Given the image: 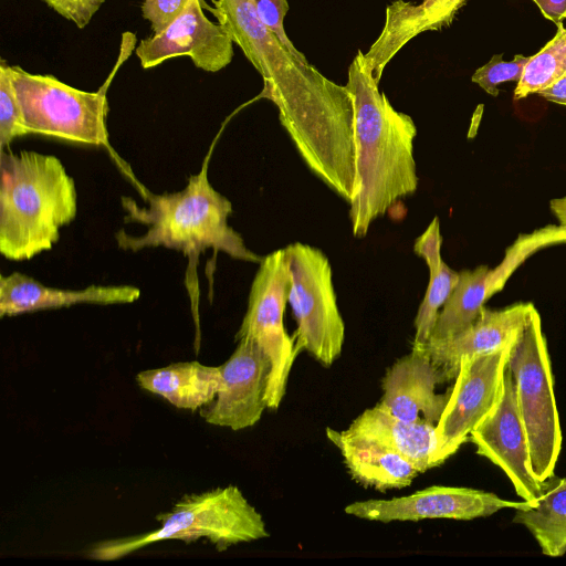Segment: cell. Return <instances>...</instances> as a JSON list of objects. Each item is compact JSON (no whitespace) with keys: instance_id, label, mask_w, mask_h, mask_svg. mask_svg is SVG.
Wrapping results in <instances>:
<instances>
[{"instance_id":"29","label":"cell","mask_w":566,"mask_h":566,"mask_svg":"<svg viewBox=\"0 0 566 566\" xmlns=\"http://www.w3.org/2000/svg\"><path fill=\"white\" fill-rule=\"evenodd\" d=\"M189 1L143 0V18L149 22L153 34H159L185 11Z\"/></svg>"},{"instance_id":"18","label":"cell","mask_w":566,"mask_h":566,"mask_svg":"<svg viewBox=\"0 0 566 566\" xmlns=\"http://www.w3.org/2000/svg\"><path fill=\"white\" fill-rule=\"evenodd\" d=\"M139 297L140 290L133 285H90L65 290L43 285L20 272L0 277L1 317L78 304H127Z\"/></svg>"},{"instance_id":"9","label":"cell","mask_w":566,"mask_h":566,"mask_svg":"<svg viewBox=\"0 0 566 566\" xmlns=\"http://www.w3.org/2000/svg\"><path fill=\"white\" fill-rule=\"evenodd\" d=\"M290 289L285 250L265 255L251 284L248 308L235 335L237 340H254L270 360L266 405L272 410L281 406L293 364L300 354L294 335L287 334L283 323Z\"/></svg>"},{"instance_id":"33","label":"cell","mask_w":566,"mask_h":566,"mask_svg":"<svg viewBox=\"0 0 566 566\" xmlns=\"http://www.w3.org/2000/svg\"><path fill=\"white\" fill-rule=\"evenodd\" d=\"M549 209L558 221V224L566 228V196L554 198L549 201Z\"/></svg>"},{"instance_id":"20","label":"cell","mask_w":566,"mask_h":566,"mask_svg":"<svg viewBox=\"0 0 566 566\" xmlns=\"http://www.w3.org/2000/svg\"><path fill=\"white\" fill-rule=\"evenodd\" d=\"M326 437L340 452L352 479L365 488L402 489L420 473L405 457L368 437L329 427Z\"/></svg>"},{"instance_id":"31","label":"cell","mask_w":566,"mask_h":566,"mask_svg":"<svg viewBox=\"0 0 566 566\" xmlns=\"http://www.w3.org/2000/svg\"><path fill=\"white\" fill-rule=\"evenodd\" d=\"M544 18L554 22L558 28L564 27L566 19V0H533Z\"/></svg>"},{"instance_id":"12","label":"cell","mask_w":566,"mask_h":566,"mask_svg":"<svg viewBox=\"0 0 566 566\" xmlns=\"http://www.w3.org/2000/svg\"><path fill=\"white\" fill-rule=\"evenodd\" d=\"M217 0H190L185 11L159 34L140 41L135 50L145 70L158 66L169 59L187 55L198 69L216 73L233 59V40L224 24L214 17Z\"/></svg>"},{"instance_id":"32","label":"cell","mask_w":566,"mask_h":566,"mask_svg":"<svg viewBox=\"0 0 566 566\" xmlns=\"http://www.w3.org/2000/svg\"><path fill=\"white\" fill-rule=\"evenodd\" d=\"M537 94L546 101L566 106V73Z\"/></svg>"},{"instance_id":"17","label":"cell","mask_w":566,"mask_h":566,"mask_svg":"<svg viewBox=\"0 0 566 566\" xmlns=\"http://www.w3.org/2000/svg\"><path fill=\"white\" fill-rule=\"evenodd\" d=\"M534 308L531 302H518L500 310L483 306L476 318L460 333L444 340L427 343L443 382L455 379L462 357L493 352L513 342Z\"/></svg>"},{"instance_id":"15","label":"cell","mask_w":566,"mask_h":566,"mask_svg":"<svg viewBox=\"0 0 566 566\" xmlns=\"http://www.w3.org/2000/svg\"><path fill=\"white\" fill-rule=\"evenodd\" d=\"M476 453L497 465L510 479L516 494L524 502H534L541 481L532 470L528 440L520 416L515 384L509 366L504 387L494 409L470 432Z\"/></svg>"},{"instance_id":"22","label":"cell","mask_w":566,"mask_h":566,"mask_svg":"<svg viewBox=\"0 0 566 566\" xmlns=\"http://www.w3.org/2000/svg\"><path fill=\"white\" fill-rule=\"evenodd\" d=\"M220 379V366H206L197 360L174 363L136 375L140 388L163 397L178 409L191 411L214 400Z\"/></svg>"},{"instance_id":"4","label":"cell","mask_w":566,"mask_h":566,"mask_svg":"<svg viewBox=\"0 0 566 566\" xmlns=\"http://www.w3.org/2000/svg\"><path fill=\"white\" fill-rule=\"evenodd\" d=\"M77 213L74 179L62 161L38 151H1L0 252L30 260L60 240Z\"/></svg>"},{"instance_id":"7","label":"cell","mask_w":566,"mask_h":566,"mask_svg":"<svg viewBox=\"0 0 566 566\" xmlns=\"http://www.w3.org/2000/svg\"><path fill=\"white\" fill-rule=\"evenodd\" d=\"M10 71L30 134L78 145L109 146L105 86L87 92L19 65H11Z\"/></svg>"},{"instance_id":"13","label":"cell","mask_w":566,"mask_h":566,"mask_svg":"<svg viewBox=\"0 0 566 566\" xmlns=\"http://www.w3.org/2000/svg\"><path fill=\"white\" fill-rule=\"evenodd\" d=\"M523 502L470 488L432 485L410 495L389 500H366L348 504L345 513L373 522H417L426 518L470 521L490 516L502 509H520Z\"/></svg>"},{"instance_id":"14","label":"cell","mask_w":566,"mask_h":566,"mask_svg":"<svg viewBox=\"0 0 566 566\" xmlns=\"http://www.w3.org/2000/svg\"><path fill=\"white\" fill-rule=\"evenodd\" d=\"M270 370L268 356L254 340L238 339L234 352L220 365L217 396L199 409L200 416L210 424L234 431L254 426L268 409Z\"/></svg>"},{"instance_id":"27","label":"cell","mask_w":566,"mask_h":566,"mask_svg":"<svg viewBox=\"0 0 566 566\" xmlns=\"http://www.w3.org/2000/svg\"><path fill=\"white\" fill-rule=\"evenodd\" d=\"M531 56L516 54L513 60H502V54H495L483 66L475 70L471 80L488 94L499 95V85L505 82H518Z\"/></svg>"},{"instance_id":"11","label":"cell","mask_w":566,"mask_h":566,"mask_svg":"<svg viewBox=\"0 0 566 566\" xmlns=\"http://www.w3.org/2000/svg\"><path fill=\"white\" fill-rule=\"evenodd\" d=\"M564 243L565 227L544 226L530 233L518 234L495 268L479 265L459 272V281L439 312L429 342L451 338L468 327L486 301L505 286L507 280L531 255L544 248Z\"/></svg>"},{"instance_id":"26","label":"cell","mask_w":566,"mask_h":566,"mask_svg":"<svg viewBox=\"0 0 566 566\" xmlns=\"http://www.w3.org/2000/svg\"><path fill=\"white\" fill-rule=\"evenodd\" d=\"M11 65L0 62V146L3 150L15 138L30 134L18 101L11 76Z\"/></svg>"},{"instance_id":"16","label":"cell","mask_w":566,"mask_h":566,"mask_svg":"<svg viewBox=\"0 0 566 566\" xmlns=\"http://www.w3.org/2000/svg\"><path fill=\"white\" fill-rule=\"evenodd\" d=\"M443 382L426 344H412L411 352L387 370L381 381L382 396L377 403L391 416L405 421L427 420L437 424L447 406L451 388L437 394Z\"/></svg>"},{"instance_id":"28","label":"cell","mask_w":566,"mask_h":566,"mask_svg":"<svg viewBox=\"0 0 566 566\" xmlns=\"http://www.w3.org/2000/svg\"><path fill=\"white\" fill-rule=\"evenodd\" d=\"M253 2L265 27L295 55L306 59L305 55L294 46L284 30V19L289 11L287 0H253Z\"/></svg>"},{"instance_id":"10","label":"cell","mask_w":566,"mask_h":566,"mask_svg":"<svg viewBox=\"0 0 566 566\" xmlns=\"http://www.w3.org/2000/svg\"><path fill=\"white\" fill-rule=\"evenodd\" d=\"M515 339L496 350L460 359L459 373L451 387L449 400L436 426L439 442L438 465L470 440V432L500 401L505 369Z\"/></svg>"},{"instance_id":"8","label":"cell","mask_w":566,"mask_h":566,"mask_svg":"<svg viewBox=\"0 0 566 566\" xmlns=\"http://www.w3.org/2000/svg\"><path fill=\"white\" fill-rule=\"evenodd\" d=\"M284 250L291 274L289 303L297 325L296 348L329 367L340 356L345 340L329 261L319 249L301 242Z\"/></svg>"},{"instance_id":"5","label":"cell","mask_w":566,"mask_h":566,"mask_svg":"<svg viewBox=\"0 0 566 566\" xmlns=\"http://www.w3.org/2000/svg\"><path fill=\"white\" fill-rule=\"evenodd\" d=\"M156 520L160 523L159 528L99 542L88 556L97 560H114L165 539L188 543L207 538L221 552L270 536L261 513L235 485L184 495L170 511L158 514Z\"/></svg>"},{"instance_id":"1","label":"cell","mask_w":566,"mask_h":566,"mask_svg":"<svg viewBox=\"0 0 566 566\" xmlns=\"http://www.w3.org/2000/svg\"><path fill=\"white\" fill-rule=\"evenodd\" d=\"M217 21L264 82L262 96L310 170L331 189L357 174L354 103L345 85L327 78L307 59L289 50L261 21L253 0H217Z\"/></svg>"},{"instance_id":"2","label":"cell","mask_w":566,"mask_h":566,"mask_svg":"<svg viewBox=\"0 0 566 566\" xmlns=\"http://www.w3.org/2000/svg\"><path fill=\"white\" fill-rule=\"evenodd\" d=\"M365 53L349 64L345 86L354 103L357 191L349 203L353 234L363 238L374 220L398 200L412 195L419 178L413 157L417 127L379 91Z\"/></svg>"},{"instance_id":"3","label":"cell","mask_w":566,"mask_h":566,"mask_svg":"<svg viewBox=\"0 0 566 566\" xmlns=\"http://www.w3.org/2000/svg\"><path fill=\"white\" fill-rule=\"evenodd\" d=\"M145 200L147 206H139L129 197L120 198L126 211L124 221L140 223L147 231L142 235H132L122 229L115 233V240L124 251L137 252L146 248L165 247L181 251L188 258L187 287L196 324L195 348L198 353L199 255L212 249L214 254L223 252L247 262L260 263L263 258L248 249L241 234L229 226L232 203L210 184L208 157L199 172L189 177L184 189L161 195L147 192Z\"/></svg>"},{"instance_id":"24","label":"cell","mask_w":566,"mask_h":566,"mask_svg":"<svg viewBox=\"0 0 566 566\" xmlns=\"http://www.w3.org/2000/svg\"><path fill=\"white\" fill-rule=\"evenodd\" d=\"M513 522L524 525L542 553L551 557L566 554V476L554 474L541 481L537 499L516 509Z\"/></svg>"},{"instance_id":"23","label":"cell","mask_w":566,"mask_h":566,"mask_svg":"<svg viewBox=\"0 0 566 566\" xmlns=\"http://www.w3.org/2000/svg\"><path fill=\"white\" fill-rule=\"evenodd\" d=\"M441 244L440 221L434 217L413 245L415 253L426 261L429 269V283L415 318V345L429 342L440 308L459 281V272L452 270L441 258Z\"/></svg>"},{"instance_id":"30","label":"cell","mask_w":566,"mask_h":566,"mask_svg":"<svg viewBox=\"0 0 566 566\" xmlns=\"http://www.w3.org/2000/svg\"><path fill=\"white\" fill-rule=\"evenodd\" d=\"M78 29L85 28L106 0H42Z\"/></svg>"},{"instance_id":"21","label":"cell","mask_w":566,"mask_h":566,"mask_svg":"<svg viewBox=\"0 0 566 566\" xmlns=\"http://www.w3.org/2000/svg\"><path fill=\"white\" fill-rule=\"evenodd\" d=\"M436 426L423 419L418 421L398 419L376 405L360 413L347 430L392 449L415 464L421 473L439 467Z\"/></svg>"},{"instance_id":"25","label":"cell","mask_w":566,"mask_h":566,"mask_svg":"<svg viewBox=\"0 0 566 566\" xmlns=\"http://www.w3.org/2000/svg\"><path fill=\"white\" fill-rule=\"evenodd\" d=\"M564 73H566V27H560L543 49L531 55L514 90V99H522L539 92Z\"/></svg>"},{"instance_id":"6","label":"cell","mask_w":566,"mask_h":566,"mask_svg":"<svg viewBox=\"0 0 566 566\" xmlns=\"http://www.w3.org/2000/svg\"><path fill=\"white\" fill-rule=\"evenodd\" d=\"M507 366L527 434L532 470L543 481L554 474L563 438L551 358L536 307L513 343Z\"/></svg>"},{"instance_id":"19","label":"cell","mask_w":566,"mask_h":566,"mask_svg":"<svg viewBox=\"0 0 566 566\" xmlns=\"http://www.w3.org/2000/svg\"><path fill=\"white\" fill-rule=\"evenodd\" d=\"M468 0H422L413 3L395 0L386 9L385 23L365 53L375 77L380 81L394 56L413 38L451 24Z\"/></svg>"}]
</instances>
